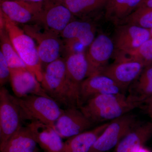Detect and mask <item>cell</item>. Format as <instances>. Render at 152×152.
Here are the masks:
<instances>
[{"label": "cell", "mask_w": 152, "mask_h": 152, "mask_svg": "<svg viewBox=\"0 0 152 152\" xmlns=\"http://www.w3.org/2000/svg\"><path fill=\"white\" fill-rule=\"evenodd\" d=\"M129 58L142 63L145 67L152 64V37L134 50L115 58V60Z\"/></svg>", "instance_id": "484cf974"}, {"label": "cell", "mask_w": 152, "mask_h": 152, "mask_svg": "<svg viewBox=\"0 0 152 152\" xmlns=\"http://www.w3.org/2000/svg\"><path fill=\"white\" fill-rule=\"evenodd\" d=\"M27 126L32 132L38 145L45 152H63L64 142L51 126L31 121Z\"/></svg>", "instance_id": "e0dca14e"}, {"label": "cell", "mask_w": 152, "mask_h": 152, "mask_svg": "<svg viewBox=\"0 0 152 152\" xmlns=\"http://www.w3.org/2000/svg\"><path fill=\"white\" fill-rule=\"evenodd\" d=\"M0 15L2 17L5 28L14 48L40 83L43 70L35 42L18 24L11 20L1 10Z\"/></svg>", "instance_id": "7a4b0ae2"}, {"label": "cell", "mask_w": 152, "mask_h": 152, "mask_svg": "<svg viewBox=\"0 0 152 152\" xmlns=\"http://www.w3.org/2000/svg\"><path fill=\"white\" fill-rule=\"evenodd\" d=\"M150 32H151V36L152 37V28L150 29Z\"/></svg>", "instance_id": "836d02e7"}, {"label": "cell", "mask_w": 152, "mask_h": 152, "mask_svg": "<svg viewBox=\"0 0 152 152\" xmlns=\"http://www.w3.org/2000/svg\"><path fill=\"white\" fill-rule=\"evenodd\" d=\"M86 53L68 55L65 58L68 107L79 108L81 106V86L87 77L88 73V64Z\"/></svg>", "instance_id": "5b68a950"}, {"label": "cell", "mask_w": 152, "mask_h": 152, "mask_svg": "<svg viewBox=\"0 0 152 152\" xmlns=\"http://www.w3.org/2000/svg\"><path fill=\"white\" fill-rule=\"evenodd\" d=\"M75 19L63 0H51L44 4L37 24L60 36L66 26Z\"/></svg>", "instance_id": "7c38bea8"}, {"label": "cell", "mask_w": 152, "mask_h": 152, "mask_svg": "<svg viewBox=\"0 0 152 152\" xmlns=\"http://www.w3.org/2000/svg\"><path fill=\"white\" fill-rule=\"evenodd\" d=\"M118 93L125 94L115 82L108 77L102 75L90 76L85 79L81 86V106L97 95Z\"/></svg>", "instance_id": "2e32d148"}, {"label": "cell", "mask_w": 152, "mask_h": 152, "mask_svg": "<svg viewBox=\"0 0 152 152\" xmlns=\"http://www.w3.org/2000/svg\"><path fill=\"white\" fill-rule=\"evenodd\" d=\"M38 143L31 129L22 126L10 138L1 152H38Z\"/></svg>", "instance_id": "ffe728a7"}, {"label": "cell", "mask_w": 152, "mask_h": 152, "mask_svg": "<svg viewBox=\"0 0 152 152\" xmlns=\"http://www.w3.org/2000/svg\"><path fill=\"white\" fill-rule=\"evenodd\" d=\"M63 52L65 53L66 57L73 54L86 53L87 49L77 38L64 39Z\"/></svg>", "instance_id": "83f0119b"}, {"label": "cell", "mask_w": 152, "mask_h": 152, "mask_svg": "<svg viewBox=\"0 0 152 152\" xmlns=\"http://www.w3.org/2000/svg\"><path fill=\"white\" fill-rule=\"evenodd\" d=\"M40 83L43 88L50 97L58 104L68 106L65 58L60 57L47 65L43 71Z\"/></svg>", "instance_id": "52a82bcc"}, {"label": "cell", "mask_w": 152, "mask_h": 152, "mask_svg": "<svg viewBox=\"0 0 152 152\" xmlns=\"http://www.w3.org/2000/svg\"><path fill=\"white\" fill-rule=\"evenodd\" d=\"M10 81L15 96L17 97L31 95L50 97L34 74L27 69H10Z\"/></svg>", "instance_id": "9a60e30c"}, {"label": "cell", "mask_w": 152, "mask_h": 152, "mask_svg": "<svg viewBox=\"0 0 152 152\" xmlns=\"http://www.w3.org/2000/svg\"><path fill=\"white\" fill-rule=\"evenodd\" d=\"M143 0H108L105 7V18L115 26L136 10Z\"/></svg>", "instance_id": "44dd1931"}, {"label": "cell", "mask_w": 152, "mask_h": 152, "mask_svg": "<svg viewBox=\"0 0 152 152\" xmlns=\"http://www.w3.org/2000/svg\"><path fill=\"white\" fill-rule=\"evenodd\" d=\"M138 122L135 116L128 113L109 123L90 152H108L128 134Z\"/></svg>", "instance_id": "ba28073f"}, {"label": "cell", "mask_w": 152, "mask_h": 152, "mask_svg": "<svg viewBox=\"0 0 152 152\" xmlns=\"http://www.w3.org/2000/svg\"><path fill=\"white\" fill-rule=\"evenodd\" d=\"M15 98L27 120L37 121L52 127L64 111L50 97L31 95Z\"/></svg>", "instance_id": "3957f363"}, {"label": "cell", "mask_w": 152, "mask_h": 152, "mask_svg": "<svg viewBox=\"0 0 152 152\" xmlns=\"http://www.w3.org/2000/svg\"><path fill=\"white\" fill-rule=\"evenodd\" d=\"M10 78V68L1 52L0 51V86H4Z\"/></svg>", "instance_id": "f1b7e54d"}, {"label": "cell", "mask_w": 152, "mask_h": 152, "mask_svg": "<svg viewBox=\"0 0 152 152\" xmlns=\"http://www.w3.org/2000/svg\"><path fill=\"white\" fill-rule=\"evenodd\" d=\"M142 105L131 94H104L91 98L79 109L93 123L102 122L120 118Z\"/></svg>", "instance_id": "6da1fadb"}, {"label": "cell", "mask_w": 152, "mask_h": 152, "mask_svg": "<svg viewBox=\"0 0 152 152\" xmlns=\"http://www.w3.org/2000/svg\"><path fill=\"white\" fill-rule=\"evenodd\" d=\"M152 137V122H138L117 145L114 152H138Z\"/></svg>", "instance_id": "ac0fdd59"}, {"label": "cell", "mask_w": 152, "mask_h": 152, "mask_svg": "<svg viewBox=\"0 0 152 152\" xmlns=\"http://www.w3.org/2000/svg\"><path fill=\"white\" fill-rule=\"evenodd\" d=\"M108 0H63L75 18L91 19L95 14L104 9Z\"/></svg>", "instance_id": "7402d4cb"}, {"label": "cell", "mask_w": 152, "mask_h": 152, "mask_svg": "<svg viewBox=\"0 0 152 152\" xmlns=\"http://www.w3.org/2000/svg\"><path fill=\"white\" fill-rule=\"evenodd\" d=\"M20 1L31 2L45 3L51 0H20Z\"/></svg>", "instance_id": "1f68e13d"}, {"label": "cell", "mask_w": 152, "mask_h": 152, "mask_svg": "<svg viewBox=\"0 0 152 152\" xmlns=\"http://www.w3.org/2000/svg\"><path fill=\"white\" fill-rule=\"evenodd\" d=\"M129 94L137 98L142 104L145 100L152 96V64L144 68L131 85Z\"/></svg>", "instance_id": "603a6c76"}, {"label": "cell", "mask_w": 152, "mask_h": 152, "mask_svg": "<svg viewBox=\"0 0 152 152\" xmlns=\"http://www.w3.org/2000/svg\"><path fill=\"white\" fill-rule=\"evenodd\" d=\"M141 107L145 110L147 113L148 112L152 111V96L145 101Z\"/></svg>", "instance_id": "f546056e"}, {"label": "cell", "mask_w": 152, "mask_h": 152, "mask_svg": "<svg viewBox=\"0 0 152 152\" xmlns=\"http://www.w3.org/2000/svg\"><path fill=\"white\" fill-rule=\"evenodd\" d=\"M145 66L136 60L129 58L115 60L107 66L100 75L108 77L122 90L124 92L137 78Z\"/></svg>", "instance_id": "4fadbf2b"}, {"label": "cell", "mask_w": 152, "mask_h": 152, "mask_svg": "<svg viewBox=\"0 0 152 152\" xmlns=\"http://www.w3.org/2000/svg\"><path fill=\"white\" fill-rule=\"evenodd\" d=\"M45 3L0 0V10L18 24H34L39 23Z\"/></svg>", "instance_id": "8fae6325"}, {"label": "cell", "mask_w": 152, "mask_h": 152, "mask_svg": "<svg viewBox=\"0 0 152 152\" xmlns=\"http://www.w3.org/2000/svg\"><path fill=\"white\" fill-rule=\"evenodd\" d=\"M115 26L113 39L115 45L113 57L115 58L134 50L152 37L148 29L130 24Z\"/></svg>", "instance_id": "9c48e42d"}, {"label": "cell", "mask_w": 152, "mask_h": 152, "mask_svg": "<svg viewBox=\"0 0 152 152\" xmlns=\"http://www.w3.org/2000/svg\"><path fill=\"white\" fill-rule=\"evenodd\" d=\"M0 51L2 53L10 69H28L27 66L14 48L5 27L0 29Z\"/></svg>", "instance_id": "cb8c5ba5"}, {"label": "cell", "mask_w": 152, "mask_h": 152, "mask_svg": "<svg viewBox=\"0 0 152 152\" xmlns=\"http://www.w3.org/2000/svg\"><path fill=\"white\" fill-rule=\"evenodd\" d=\"M42 27L38 24L23 25L25 32L37 44L38 53L42 64H46L60 58L64 49L60 36Z\"/></svg>", "instance_id": "8992f818"}, {"label": "cell", "mask_w": 152, "mask_h": 152, "mask_svg": "<svg viewBox=\"0 0 152 152\" xmlns=\"http://www.w3.org/2000/svg\"><path fill=\"white\" fill-rule=\"evenodd\" d=\"M139 8H152V0H143Z\"/></svg>", "instance_id": "4dcf8cb0"}, {"label": "cell", "mask_w": 152, "mask_h": 152, "mask_svg": "<svg viewBox=\"0 0 152 152\" xmlns=\"http://www.w3.org/2000/svg\"><path fill=\"white\" fill-rule=\"evenodd\" d=\"M78 108L68 107L52 127L62 138H70L88 130L92 126V122Z\"/></svg>", "instance_id": "5bb4252c"}, {"label": "cell", "mask_w": 152, "mask_h": 152, "mask_svg": "<svg viewBox=\"0 0 152 152\" xmlns=\"http://www.w3.org/2000/svg\"><path fill=\"white\" fill-rule=\"evenodd\" d=\"M115 45L113 39L100 34L95 37L86 52L88 64L87 77L100 75L109 65V60L113 56Z\"/></svg>", "instance_id": "30bf717a"}, {"label": "cell", "mask_w": 152, "mask_h": 152, "mask_svg": "<svg viewBox=\"0 0 152 152\" xmlns=\"http://www.w3.org/2000/svg\"><path fill=\"white\" fill-rule=\"evenodd\" d=\"M122 24L135 25L148 29L152 28V8L137 9L119 25Z\"/></svg>", "instance_id": "4316f807"}, {"label": "cell", "mask_w": 152, "mask_h": 152, "mask_svg": "<svg viewBox=\"0 0 152 152\" xmlns=\"http://www.w3.org/2000/svg\"><path fill=\"white\" fill-rule=\"evenodd\" d=\"M96 31V26L91 19H75L63 30L60 37L64 39L78 37L83 34L90 31Z\"/></svg>", "instance_id": "d4e9b609"}, {"label": "cell", "mask_w": 152, "mask_h": 152, "mask_svg": "<svg viewBox=\"0 0 152 152\" xmlns=\"http://www.w3.org/2000/svg\"><path fill=\"white\" fill-rule=\"evenodd\" d=\"M147 114H148L150 117L152 118V111L148 112V113H147Z\"/></svg>", "instance_id": "d6a6232c"}, {"label": "cell", "mask_w": 152, "mask_h": 152, "mask_svg": "<svg viewBox=\"0 0 152 152\" xmlns=\"http://www.w3.org/2000/svg\"><path fill=\"white\" fill-rule=\"evenodd\" d=\"M27 120L16 99L4 86L0 89V150Z\"/></svg>", "instance_id": "277c9868"}, {"label": "cell", "mask_w": 152, "mask_h": 152, "mask_svg": "<svg viewBox=\"0 0 152 152\" xmlns=\"http://www.w3.org/2000/svg\"><path fill=\"white\" fill-rule=\"evenodd\" d=\"M109 124L105 123L68 139L64 142L63 152H90Z\"/></svg>", "instance_id": "d6986e66"}]
</instances>
